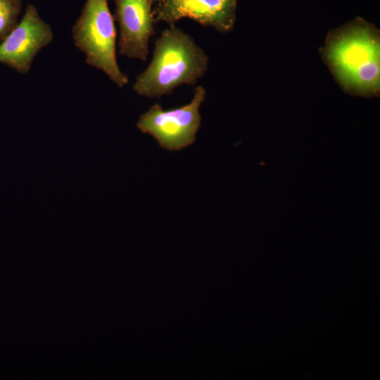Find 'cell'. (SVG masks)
<instances>
[{
	"instance_id": "obj_1",
	"label": "cell",
	"mask_w": 380,
	"mask_h": 380,
	"mask_svg": "<svg viewBox=\"0 0 380 380\" xmlns=\"http://www.w3.org/2000/svg\"><path fill=\"white\" fill-rule=\"evenodd\" d=\"M154 44L150 64L133 84L139 95L158 98L169 94L180 85L196 84L207 72L206 53L175 25L163 30Z\"/></svg>"
},
{
	"instance_id": "obj_2",
	"label": "cell",
	"mask_w": 380,
	"mask_h": 380,
	"mask_svg": "<svg viewBox=\"0 0 380 380\" xmlns=\"http://www.w3.org/2000/svg\"><path fill=\"white\" fill-rule=\"evenodd\" d=\"M108 0H87L72 28L75 45L86 63L102 70L118 87L129 82L116 58V30Z\"/></svg>"
},
{
	"instance_id": "obj_3",
	"label": "cell",
	"mask_w": 380,
	"mask_h": 380,
	"mask_svg": "<svg viewBox=\"0 0 380 380\" xmlns=\"http://www.w3.org/2000/svg\"><path fill=\"white\" fill-rule=\"evenodd\" d=\"M371 30L353 26L333 39L327 51L341 81L360 92L376 91L379 84V43Z\"/></svg>"
},
{
	"instance_id": "obj_4",
	"label": "cell",
	"mask_w": 380,
	"mask_h": 380,
	"mask_svg": "<svg viewBox=\"0 0 380 380\" xmlns=\"http://www.w3.org/2000/svg\"><path fill=\"white\" fill-rule=\"evenodd\" d=\"M205 95V89L198 86L191 102L182 107L164 110L155 103L139 117L137 126L143 133L152 135L164 149L186 148L196 140L201 122L199 108Z\"/></svg>"
},
{
	"instance_id": "obj_5",
	"label": "cell",
	"mask_w": 380,
	"mask_h": 380,
	"mask_svg": "<svg viewBox=\"0 0 380 380\" xmlns=\"http://www.w3.org/2000/svg\"><path fill=\"white\" fill-rule=\"evenodd\" d=\"M53 38L50 25L40 18L34 6L28 4L20 21L0 44V63L25 74L39 51Z\"/></svg>"
},
{
	"instance_id": "obj_6",
	"label": "cell",
	"mask_w": 380,
	"mask_h": 380,
	"mask_svg": "<svg viewBox=\"0 0 380 380\" xmlns=\"http://www.w3.org/2000/svg\"><path fill=\"white\" fill-rule=\"evenodd\" d=\"M237 1L153 0L154 23L172 25L182 18H189L202 26L227 32L234 25Z\"/></svg>"
},
{
	"instance_id": "obj_7",
	"label": "cell",
	"mask_w": 380,
	"mask_h": 380,
	"mask_svg": "<svg viewBox=\"0 0 380 380\" xmlns=\"http://www.w3.org/2000/svg\"><path fill=\"white\" fill-rule=\"evenodd\" d=\"M113 15L120 29V54L146 61L148 43L155 34L153 0H113Z\"/></svg>"
},
{
	"instance_id": "obj_8",
	"label": "cell",
	"mask_w": 380,
	"mask_h": 380,
	"mask_svg": "<svg viewBox=\"0 0 380 380\" xmlns=\"http://www.w3.org/2000/svg\"><path fill=\"white\" fill-rule=\"evenodd\" d=\"M22 6L21 0H0V42L18 25Z\"/></svg>"
}]
</instances>
